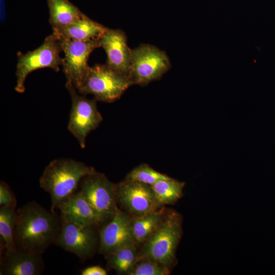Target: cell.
Masks as SVG:
<instances>
[{"label": "cell", "instance_id": "cell-8", "mask_svg": "<svg viewBox=\"0 0 275 275\" xmlns=\"http://www.w3.org/2000/svg\"><path fill=\"white\" fill-rule=\"evenodd\" d=\"M131 58L129 79L132 85H146L156 80L171 67L166 52L149 44L131 50Z\"/></svg>", "mask_w": 275, "mask_h": 275}, {"label": "cell", "instance_id": "cell-9", "mask_svg": "<svg viewBox=\"0 0 275 275\" xmlns=\"http://www.w3.org/2000/svg\"><path fill=\"white\" fill-rule=\"evenodd\" d=\"M61 218V228L54 244L81 260L92 257L99 248V232L95 226H82Z\"/></svg>", "mask_w": 275, "mask_h": 275}, {"label": "cell", "instance_id": "cell-22", "mask_svg": "<svg viewBox=\"0 0 275 275\" xmlns=\"http://www.w3.org/2000/svg\"><path fill=\"white\" fill-rule=\"evenodd\" d=\"M171 177L161 174L146 164H141L130 171L126 179L138 181L152 185L161 180H167Z\"/></svg>", "mask_w": 275, "mask_h": 275}, {"label": "cell", "instance_id": "cell-25", "mask_svg": "<svg viewBox=\"0 0 275 275\" xmlns=\"http://www.w3.org/2000/svg\"><path fill=\"white\" fill-rule=\"evenodd\" d=\"M107 272L105 269L99 266H92L82 269L81 275H106Z\"/></svg>", "mask_w": 275, "mask_h": 275}, {"label": "cell", "instance_id": "cell-1", "mask_svg": "<svg viewBox=\"0 0 275 275\" xmlns=\"http://www.w3.org/2000/svg\"><path fill=\"white\" fill-rule=\"evenodd\" d=\"M16 212L15 248L42 255L55 243L61 228V216L35 201L28 203Z\"/></svg>", "mask_w": 275, "mask_h": 275}, {"label": "cell", "instance_id": "cell-13", "mask_svg": "<svg viewBox=\"0 0 275 275\" xmlns=\"http://www.w3.org/2000/svg\"><path fill=\"white\" fill-rule=\"evenodd\" d=\"M99 39L100 47L106 53V65L129 78L132 65L131 49L127 45L125 33L120 30L107 28Z\"/></svg>", "mask_w": 275, "mask_h": 275}, {"label": "cell", "instance_id": "cell-24", "mask_svg": "<svg viewBox=\"0 0 275 275\" xmlns=\"http://www.w3.org/2000/svg\"><path fill=\"white\" fill-rule=\"evenodd\" d=\"M16 199L11 188L4 181H1L0 206H10L16 207Z\"/></svg>", "mask_w": 275, "mask_h": 275}, {"label": "cell", "instance_id": "cell-3", "mask_svg": "<svg viewBox=\"0 0 275 275\" xmlns=\"http://www.w3.org/2000/svg\"><path fill=\"white\" fill-rule=\"evenodd\" d=\"M182 216L168 210L151 235L143 243L139 259H147L170 268L174 266L176 252L182 234Z\"/></svg>", "mask_w": 275, "mask_h": 275}, {"label": "cell", "instance_id": "cell-14", "mask_svg": "<svg viewBox=\"0 0 275 275\" xmlns=\"http://www.w3.org/2000/svg\"><path fill=\"white\" fill-rule=\"evenodd\" d=\"M44 268L42 255L14 248L1 257V275H40Z\"/></svg>", "mask_w": 275, "mask_h": 275}, {"label": "cell", "instance_id": "cell-4", "mask_svg": "<svg viewBox=\"0 0 275 275\" xmlns=\"http://www.w3.org/2000/svg\"><path fill=\"white\" fill-rule=\"evenodd\" d=\"M61 39L53 33L48 36L37 48L25 54L18 52L16 65V84L15 90L20 93L25 91L24 82L28 75L41 68H49L56 72L62 66L63 58Z\"/></svg>", "mask_w": 275, "mask_h": 275}, {"label": "cell", "instance_id": "cell-23", "mask_svg": "<svg viewBox=\"0 0 275 275\" xmlns=\"http://www.w3.org/2000/svg\"><path fill=\"white\" fill-rule=\"evenodd\" d=\"M170 269L150 260L139 259L129 275H168Z\"/></svg>", "mask_w": 275, "mask_h": 275}, {"label": "cell", "instance_id": "cell-10", "mask_svg": "<svg viewBox=\"0 0 275 275\" xmlns=\"http://www.w3.org/2000/svg\"><path fill=\"white\" fill-rule=\"evenodd\" d=\"M99 39L82 41L60 38L64 53L63 71L66 81L71 82L76 89L81 85L88 73L90 67L88 61L90 54L100 47Z\"/></svg>", "mask_w": 275, "mask_h": 275}, {"label": "cell", "instance_id": "cell-16", "mask_svg": "<svg viewBox=\"0 0 275 275\" xmlns=\"http://www.w3.org/2000/svg\"><path fill=\"white\" fill-rule=\"evenodd\" d=\"M107 28L83 14L69 25L52 30V33L61 39L86 41L100 38Z\"/></svg>", "mask_w": 275, "mask_h": 275}, {"label": "cell", "instance_id": "cell-15", "mask_svg": "<svg viewBox=\"0 0 275 275\" xmlns=\"http://www.w3.org/2000/svg\"><path fill=\"white\" fill-rule=\"evenodd\" d=\"M61 217L82 226H97L101 221L81 191L75 193L58 207Z\"/></svg>", "mask_w": 275, "mask_h": 275}, {"label": "cell", "instance_id": "cell-12", "mask_svg": "<svg viewBox=\"0 0 275 275\" xmlns=\"http://www.w3.org/2000/svg\"><path fill=\"white\" fill-rule=\"evenodd\" d=\"M99 253L105 258L121 248L136 244L131 218L118 208L113 217L99 231Z\"/></svg>", "mask_w": 275, "mask_h": 275}, {"label": "cell", "instance_id": "cell-5", "mask_svg": "<svg viewBox=\"0 0 275 275\" xmlns=\"http://www.w3.org/2000/svg\"><path fill=\"white\" fill-rule=\"evenodd\" d=\"M132 85L129 79L106 65L89 67L87 75L77 90L81 95L92 94L97 100L113 102Z\"/></svg>", "mask_w": 275, "mask_h": 275}, {"label": "cell", "instance_id": "cell-7", "mask_svg": "<svg viewBox=\"0 0 275 275\" xmlns=\"http://www.w3.org/2000/svg\"><path fill=\"white\" fill-rule=\"evenodd\" d=\"M79 187L85 198L103 223L109 221L118 208L117 184L96 171L84 177Z\"/></svg>", "mask_w": 275, "mask_h": 275}, {"label": "cell", "instance_id": "cell-19", "mask_svg": "<svg viewBox=\"0 0 275 275\" xmlns=\"http://www.w3.org/2000/svg\"><path fill=\"white\" fill-rule=\"evenodd\" d=\"M136 244L121 248L108 255L107 268L119 274L129 275L138 260L139 251Z\"/></svg>", "mask_w": 275, "mask_h": 275}, {"label": "cell", "instance_id": "cell-11", "mask_svg": "<svg viewBox=\"0 0 275 275\" xmlns=\"http://www.w3.org/2000/svg\"><path fill=\"white\" fill-rule=\"evenodd\" d=\"M117 201L133 217L141 216L162 206L151 185L126 179L117 184Z\"/></svg>", "mask_w": 275, "mask_h": 275}, {"label": "cell", "instance_id": "cell-6", "mask_svg": "<svg viewBox=\"0 0 275 275\" xmlns=\"http://www.w3.org/2000/svg\"><path fill=\"white\" fill-rule=\"evenodd\" d=\"M65 86L71 99L68 129L77 140L80 147L86 146L88 134L95 129L102 121V117L97 109V100L87 99L80 95L74 86L66 81Z\"/></svg>", "mask_w": 275, "mask_h": 275}, {"label": "cell", "instance_id": "cell-18", "mask_svg": "<svg viewBox=\"0 0 275 275\" xmlns=\"http://www.w3.org/2000/svg\"><path fill=\"white\" fill-rule=\"evenodd\" d=\"M163 207L138 217L131 218V225L136 243H144L153 233L164 216Z\"/></svg>", "mask_w": 275, "mask_h": 275}, {"label": "cell", "instance_id": "cell-2", "mask_svg": "<svg viewBox=\"0 0 275 275\" xmlns=\"http://www.w3.org/2000/svg\"><path fill=\"white\" fill-rule=\"evenodd\" d=\"M95 171L93 167L70 158H58L50 162L40 178L39 184L50 195L51 211L55 212L75 193L84 177Z\"/></svg>", "mask_w": 275, "mask_h": 275}, {"label": "cell", "instance_id": "cell-20", "mask_svg": "<svg viewBox=\"0 0 275 275\" xmlns=\"http://www.w3.org/2000/svg\"><path fill=\"white\" fill-rule=\"evenodd\" d=\"M185 182H180L172 178L167 180H161L151 186L156 198L160 204H173L183 196V189Z\"/></svg>", "mask_w": 275, "mask_h": 275}, {"label": "cell", "instance_id": "cell-17", "mask_svg": "<svg viewBox=\"0 0 275 275\" xmlns=\"http://www.w3.org/2000/svg\"><path fill=\"white\" fill-rule=\"evenodd\" d=\"M49 9V23L52 30L64 28L84 14L67 0H47Z\"/></svg>", "mask_w": 275, "mask_h": 275}, {"label": "cell", "instance_id": "cell-21", "mask_svg": "<svg viewBox=\"0 0 275 275\" xmlns=\"http://www.w3.org/2000/svg\"><path fill=\"white\" fill-rule=\"evenodd\" d=\"M16 207L5 206L0 208V236L6 250L15 248L14 233L17 222Z\"/></svg>", "mask_w": 275, "mask_h": 275}]
</instances>
